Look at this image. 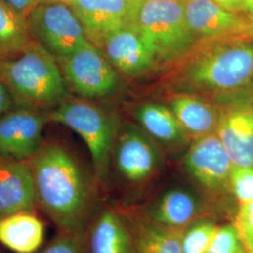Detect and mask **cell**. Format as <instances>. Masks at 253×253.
Instances as JSON below:
<instances>
[{"mask_svg": "<svg viewBox=\"0 0 253 253\" xmlns=\"http://www.w3.org/2000/svg\"><path fill=\"white\" fill-rule=\"evenodd\" d=\"M170 67L166 81L176 93L215 100L253 88V36L200 41Z\"/></svg>", "mask_w": 253, "mask_h": 253, "instance_id": "cell-1", "label": "cell"}, {"mask_svg": "<svg viewBox=\"0 0 253 253\" xmlns=\"http://www.w3.org/2000/svg\"><path fill=\"white\" fill-rule=\"evenodd\" d=\"M27 163L34 179L37 208L60 232L86 233L96 199L76 159L61 145L46 144Z\"/></svg>", "mask_w": 253, "mask_h": 253, "instance_id": "cell-2", "label": "cell"}, {"mask_svg": "<svg viewBox=\"0 0 253 253\" xmlns=\"http://www.w3.org/2000/svg\"><path fill=\"white\" fill-rule=\"evenodd\" d=\"M0 80L29 107L57 106L70 99L56 58L33 40L17 55L0 59Z\"/></svg>", "mask_w": 253, "mask_h": 253, "instance_id": "cell-3", "label": "cell"}, {"mask_svg": "<svg viewBox=\"0 0 253 253\" xmlns=\"http://www.w3.org/2000/svg\"><path fill=\"white\" fill-rule=\"evenodd\" d=\"M133 24L160 66H171L197 42L188 25L183 0H140Z\"/></svg>", "mask_w": 253, "mask_h": 253, "instance_id": "cell-4", "label": "cell"}, {"mask_svg": "<svg viewBox=\"0 0 253 253\" xmlns=\"http://www.w3.org/2000/svg\"><path fill=\"white\" fill-rule=\"evenodd\" d=\"M48 118L81 137L90 152L95 180H105L120 128L118 118L89 101L70 99L49 113Z\"/></svg>", "mask_w": 253, "mask_h": 253, "instance_id": "cell-5", "label": "cell"}, {"mask_svg": "<svg viewBox=\"0 0 253 253\" xmlns=\"http://www.w3.org/2000/svg\"><path fill=\"white\" fill-rule=\"evenodd\" d=\"M26 19L31 39L55 58L73 54L90 42L67 3L37 4Z\"/></svg>", "mask_w": 253, "mask_h": 253, "instance_id": "cell-6", "label": "cell"}, {"mask_svg": "<svg viewBox=\"0 0 253 253\" xmlns=\"http://www.w3.org/2000/svg\"><path fill=\"white\" fill-rule=\"evenodd\" d=\"M56 60L68 86L83 99L106 98L121 86L119 73L91 42Z\"/></svg>", "mask_w": 253, "mask_h": 253, "instance_id": "cell-7", "label": "cell"}, {"mask_svg": "<svg viewBox=\"0 0 253 253\" xmlns=\"http://www.w3.org/2000/svg\"><path fill=\"white\" fill-rule=\"evenodd\" d=\"M214 100L219 110L217 133L236 167H253V88Z\"/></svg>", "mask_w": 253, "mask_h": 253, "instance_id": "cell-8", "label": "cell"}, {"mask_svg": "<svg viewBox=\"0 0 253 253\" xmlns=\"http://www.w3.org/2000/svg\"><path fill=\"white\" fill-rule=\"evenodd\" d=\"M182 164L190 178L210 194L230 192L234 165L216 132L193 140Z\"/></svg>", "mask_w": 253, "mask_h": 253, "instance_id": "cell-9", "label": "cell"}, {"mask_svg": "<svg viewBox=\"0 0 253 253\" xmlns=\"http://www.w3.org/2000/svg\"><path fill=\"white\" fill-rule=\"evenodd\" d=\"M113 154L118 173L133 184L151 178L163 162L153 138L142 127L131 124L119 128Z\"/></svg>", "mask_w": 253, "mask_h": 253, "instance_id": "cell-10", "label": "cell"}, {"mask_svg": "<svg viewBox=\"0 0 253 253\" xmlns=\"http://www.w3.org/2000/svg\"><path fill=\"white\" fill-rule=\"evenodd\" d=\"M48 114L34 107L11 109L0 118V156L27 162L40 150Z\"/></svg>", "mask_w": 253, "mask_h": 253, "instance_id": "cell-11", "label": "cell"}, {"mask_svg": "<svg viewBox=\"0 0 253 253\" xmlns=\"http://www.w3.org/2000/svg\"><path fill=\"white\" fill-rule=\"evenodd\" d=\"M140 0H71L89 41L99 49L107 37L133 23Z\"/></svg>", "mask_w": 253, "mask_h": 253, "instance_id": "cell-12", "label": "cell"}, {"mask_svg": "<svg viewBox=\"0 0 253 253\" xmlns=\"http://www.w3.org/2000/svg\"><path fill=\"white\" fill-rule=\"evenodd\" d=\"M100 49L117 72L127 77L141 76L160 67L133 23L111 33Z\"/></svg>", "mask_w": 253, "mask_h": 253, "instance_id": "cell-13", "label": "cell"}, {"mask_svg": "<svg viewBox=\"0 0 253 253\" xmlns=\"http://www.w3.org/2000/svg\"><path fill=\"white\" fill-rule=\"evenodd\" d=\"M190 31L197 42L224 37L253 36V24L213 0H183Z\"/></svg>", "mask_w": 253, "mask_h": 253, "instance_id": "cell-14", "label": "cell"}, {"mask_svg": "<svg viewBox=\"0 0 253 253\" xmlns=\"http://www.w3.org/2000/svg\"><path fill=\"white\" fill-rule=\"evenodd\" d=\"M37 208L33 175L27 162L0 159V218Z\"/></svg>", "mask_w": 253, "mask_h": 253, "instance_id": "cell-15", "label": "cell"}, {"mask_svg": "<svg viewBox=\"0 0 253 253\" xmlns=\"http://www.w3.org/2000/svg\"><path fill=\"white\" fill-rule=\"evenodd\" d=\"M207 206L194 191L185 188H172L153 201L144 214L165 226L184 229L195 220L203 218Z\"/></svg>", "mask_w": 253, "mask_h": 253, "instance_id": "cell-16", "label": "cell"}, {"mask_svg": "<svg viewBox=\"0 0 253 253\" xmlns=\"http://www.w3.org/2000/svg\"><path fill=\"white\" fill-rule=\"evenodd\" d=\"M128 228L133 253H183V229L165 226L132 209H120Z\"/></svg>", "mask_w": 253, "mask_h": 253, "instance_id": "cell-17", "label": "cell"}, {"mask_svg": "<svg viewBox=\"0 0 253 253\" xmlns=\"http://www.w3.org/2000/svg\"><path fill=\"white\" fill-rule=\"evenodd\" d=\"M170 109L188 138L196 140L217 131L219 110L214 100L190 93H176Z\"/></svg>", "mask_w": 253, "mask_h": 253, "instance_id": "cell-18", "label": "cell"}, {"mask_svg": "<svg viewBox=\"0 0 253 253\" xmlns=\"http://www.w3.org/2000/svg\"><path fill=\"white\" fill-rule=\"evenodd\" d=\"M88 253H133L131 237L120 211L106 208L86 230Z\"/></svg>", "mask_w": 253, "mask_h": 253, "instance_id": "cell-19", "label": "cell"}, {"mask_svg": "<svg viewBox=\"0 0 253 253\" xmlns=\"http://www.w3.org/2000/svg\"><path fill=\"white\" fill-rule=\"evenodd\" d=\"M45 227L35 211L0 218V243L15 253H35L44 241Z\"/></svg>", "mask_w": 253, "mask_h": 253, "instance_id": "cell-20", "label": "cell"}, {"mask_svg": "<svg viewBox=\"0 0 253 253\" xmlns=\"http://www.w3.org/2000/svg\"><path fill=\"white\" fill-rule=\"evenodd\" d=\"M134 115L145 132L163 145L175 146L188 140L172 110L163 104L142 103L136 107Z\"/></svg>", "mask_w": 253, "mask_h": 253, "instance_id": "cell-21", "label": "cell"}, {"mask_svg": "<svg viewBox=\"0 0 253 253\" xmlns=\"http://www.w3.org/2000/svg\"><path fill=\"white\" fill-rule=\"evenodd\" d=\"M31 41L26 17L0 0V59L20 54Z\"/></svg>", "mask_w": 253, "mask_h": 253, "instance_id": "cell-22", "label": "cell"}, {"mask_svg": "<svg viewBox=\"0 0 253 253\" xmlns=\"http://www.w3.org/2000/svg\"><path fill=\"white\" fill-rule=\"evenodd\" d=\"M217 227L216 222L207 218H200L185 227L181 236L183 253H207Z\"/></svg>", "mask_w": 253, "mask_h": 253, "instance_id": "cell-23", "label": "cell"}, {"mask_svg": "<svg viewBox=\"0 0 253 253\" xmlns=\"http://www.w3.org/2000/svg\"><path fill=\"white\" fill-rule=\"evenodd\" d=\"M206 253H247L241 234L235 224L217 227Z\"/></svg>", "mask_w": 253, "mask_h": 253, "instance_id": "cell-24", "label": "cell"}, {"mask_svg": "<svg viewBox=\"0 0 253 253\" xmlns=\"http://www.w3.org/2000/svg\"><path fill=\"white\" fill-rule=\"evenodd\" d=\"M230 192L239 205L253 202V167L234 166L230 176Z\"/></svg>", "mask_w": 253, "mask_h": 253, "instance_id": "cell-25", "label": "cell"}, {"mask_svg": "<svg viewBox=\"0 0 253 253\" xmlns=\"http://www.w3.org/2000/svg\"><path fill=\"white\" fill-rule=\"evenodd\" d=\"M40 253H88L86 233L59 232V235Z\"/></svg>", "mask_w": 253, "mask_h": 253, "instance_id": "cell-26", "label": "cell"}, {"mask_svg": "<svg viewBox=\"0 0 253 253\" xmlns=\"http://www.w3.org/2000/svg\"><path fill=\"white\" fill-rule=\"evenodd\" d=\"M234 224L241 236L253 235V202L239 205Z\"/></svg>", "mask_w": 253, "mask_h": 253, "instance_id": "cell-27", "label": "cell"}, {"mask_svg": "<svg viewBox=\"0 0 253 253\" xmlns=\"http://www.w3.org/2000/svg\"><path fill=\"white\" fill-rule=\"evenodd\" d=\"M14 98L6 84L0 80V118L12 109Z\"/></svg>", "mask_w": 253, "mask_h": 253, "instance_id": "cell-28", "label": "cell"}, {"mask_svg": "<svg viewBox=\"0 0 253 253\" xmlns=\"http://www.w3.org/2000/svg\"><path fill=\"white\" fill-rule=\"evenodd\" d=\"M11 8L17 10L24 17L27 18L30 11L36 6V0H2Z\"/></svg>", "mask_w": 253, "mask_h": 253, "instance_id": "cell-29", "label": "cell"}, {"mask_svg": "<svg viewBox=\"0 0 253 253\" xmlns=\"http://www.w3.org/2000/svg\"><path fill=\"white\" fill-rule=\"evenodd\" d=\"M221 8L233 11L235 13H242L244 8L245 0H213Z\"/></svg>", "mask_w": 253, "mask_h": 253, "instance_id": "cell-30", "label": "cell"}, {"mask_svg": "<svg viewBox=\"0 0 253 253\" xmlns=\"http://www.w3.org/2000/svg\"><path fill=\"white\" fill-rule=\"evenodd\" d=\"M241 14L253 24V0H245L244 8Z\"/></svg>", "mask_w": 253, "mask_h": 253, "instance_id": "cell-31", "label": "cell"}, {"mask_svg": "<svg viewBox=\"0 0 253 253\" xmlns=\"http://www.w3.org/2000/svg\"><path fill=\"white\" fill-rule=\"evenodd\" d=\"M247 253H253V235L242 236Z\"/></svg>", "mask_w": 253, "mask_h": 253, "instance_id": "cell-32", "label": "cell"}, {"mask_svg": "<svg viewBox=\"0 0 253 253\" xmlns=\"http://www.w3.org/2000/svg\"><path fill=\"white\" fill-rule=\"evenodd\" d=\"M71 0H36L37 3H56V2H60V3H67L69 4Z\"/></svg>", "mask_w": 253, "mask_h": 253, "instance_id": "cell-33", "label": "cell"}, {"mask_svg": "<svg viewBox=\"0 0 253 253\" xmlns=\"http://www.w3.org/2000/svg\"><path fill=\"white\" fill-rule=\"evenodd\" d=\"M1 158H2V157H1V156H0V159H1Z\"/></svg>", "mask_w": 253, "mask_h": 253, "instance_id": "cell-34", "label": "cell"}]
</instances>
